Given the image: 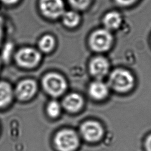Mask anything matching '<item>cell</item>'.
Segmentation results:
<instances>
[{
	"label": "cell",
	"instance_id": "obj_1",
	"mask_svg": "<svg viewBox=\"0 0 151 151\" xmlns=\"http://www.w3.org/2000/svg\"><path fill=\"white\" fill-rule=\"evenodd\" d=\"M109 83L114 89L120 92L130 90L134 84L133 76L126 70H115L111 74Z\"/></svg>",
	"mask_w": 151,
	"mask_h": 151
},
{
	"label": "cell",
	"instance_id": "obj_2",
	"mask_svg": "<svg viewBox=\"0 0 151 151\" xmlns=\"http://www.w3.org/2000/svg\"><path fill=\"white\" fill-rule=\"evenodd\" d=\"M79 143L77 135L72 130L61 131L55 137V145L60 151H73L78 147Z\"/></svg>",
	"mask_w": 151,
	"mask_h": 151
},
{
	"label": "cell",
	"instance_id": "obj_3",
	"mask_svg": "<svg viewBox=\"0 0 151 151\" xmlns=\"http://www.w3.org/2000/svg\"><path fill=\"white\" fill-rule=\"evenodd\" d=\"M43 83L46 91L52 96H59L66 88V83L64 78L57 74H47L43 79Z\"/></svg>",
	"mask_w": 151,
	"mask_h": 151
},
{
	"label": "cell",
	"instance_id": "obj_4",
	"mask_svg": "<svg viewBox=\"0 0 151 151\" xmlns=\"http://www.w3.org/2000/svg\"><path fill=\"white\" fill-rule=\"evenodd\" d=\"M39 7L42 14L49 18H57L65 12L62 0H40Z\"/></svg>",
	"mask_w": 151,
	"mask_h": 151
},
{
	"label": "cell",
	"instance_id": "obj_5",
	"mask_svg": "<svg viewBox=\"0 0 151 151\" xmlns=\"http://www.w3.org/2000/svg\"><path fill=\"white\" fill-rule=\"evenodd\" d=\"M112 40L113 38L108 31L99 29L92 34L90 38V45L95 51L102 52L109 49Z\"/></svg>",
	"mask_w": 151,
	"mask_h": 151
},
{
	"label": "cell",
	"instance_id": "obj_6",
	"mask_svg": "<svg viewBox=\"0 0 151 151\" xmlns=\"http://www.w3.org/2000/svg\"><path fill=\"white\" fill-rule=\"evenodd\" d=\"M17 63L21 67L32 68L38 63L41 60V55L36 50L26 47L20 50L16 56Z\"/></svg>",
	"mask_w": 151,
	"mask_h": 151
},
{
	"label": "cell",
	"instance_id": "obj_7",
	"mask_svg": "<svg viewBox=\"0 0 151 151\" xmlns=\"http://www.w3.org/2000/svg\"><path fill=\"white\" fill-rule=\"evenodd\" d=\"M81 132L84 138L91 142L98 141L101 139L104 134L102 127L95 121L84 123L82 125Z\"/></svg>",
	"mask_w": 151,
	"mask_h": 151
},
{
	"label": "cell",
	"instance_id": "obj_8",
	"mask_svg": "<svg viewBox=\"0 0 151 151\" xmlns=\"http://www.w3.org/2000/svg\"><path fill=\"white\" fill-rule=\"evenodd\" d=\"M37 89L36 84L34 81L26 80L23 81L17 87V96L21 100H27L35 94Z\"/></svg>",
	"mask_w": 151,
	"mask_h": 151
},
{
	"label": "cell",
	"instance_id": "obj_9",
	"mask_svg": "<svg viewBox=\"0 0 151 151\" xmlns=\"http://www.w3.org/2000/svg\"><path fill=\"white\" fill-rule=\"evenodd\" d=\"M108 69V63L103 57L95 58L90 64L91 73L93 76L99 79L106 76Z\"/></svg>",
	"mask_w": 151,
	"mask_h": 151
},
{
	"label": "cell",
	"instance_id": "obj_10",
	"mask_svg": "<svg viewBox=\"0 0 151 151\" xmlns=\"http://www.w3.org/2000/svg\"><path fill=\"white\" fill-rule=\"evenodd\" d=\"M83 100L81 96L76 93L69 94L64 100V107L70 112H76L81 108Z\"/></svg>",
	"mask_w": 151,
	"mask_h": 151
},
{
	"label": "cell",
	"instance_id": "obj_11",
	"mask_svg": "<svg viewBox=\"0 0 151 151\" xmlns=\"http://www.w3.org/2000/svg\"><path fill=\"white\" fill-rule=\"evenodd\" d=\"M89 92L93 98L101 100L105 98L108 94V88L104 83L96 81L91 85Z\"/></svg>",
	"mask_w": 151,
	"mask_h": 151
},
{
	"label": "cell",
	"instance_id": "obj_12",
	"mask_svg": "<svg viewBox=\"0 0 151 151\" xmlns=\"http://www.w3.org/2000/svg\"><path fill=\"white\" fill-rule=\"evenodd\" d=\"M122 22L121 14L116 12H110L107 13L104 18V23L108 29H115L120 26Z\"/></svg>",
	"mask_w": 151,
	"mask_h": 151
},
{
	"label": "cell",
	"instance_id": "obj_13",
	"mask_svg": "<svg viewBox=\"0 0 151 151\" xmlns=\"http://www.w3.org/2000/svg\"><path fill=\"white\" fill-rule=\"evenodd\" d=\"M12 96V90L10 85L5 82L0 83V107L9 104Z\"/></svg>",
	"mask_w": 151,
	"mask_h": 151
},
{
	"label": "cell",
	"instance_id": "obj_14",
	"mask_svg": "<svg viewBox=\"0 0 151 151\" xmlns=\"http://www.w3.org/2000/svg\"><path fill=\"white\" fill-rule=\"evenodd\" d=\"M63 20L64 24L70 27L77 26L79 22L80 17L77 12L74 11H68L63 14Z\"/></svg>",
	"mask_w": 151,
	"mask_h": 151
},
{
	"label": "cell",
	"instance_id": "obj_15",
	"mask_svg": "<svg viewBox=\"0 0 151 151\" xmlns=\"http://www.w3.org/2000/svg\"><path fill=\"white\" fill-rule=\"evenodd\" d=\"M54 45V40L50 35L45 36L41 39L39 42V47L41 51L49 52L53 49Z\"/></svg>",
	"mask_w": 151,
	"mask_h": 151
},
{
	"label": "cell",
	"instance_id": "obj_16",
	"mask_svg": "<svg viewBox=\"0 0 151 151\" xmlns=\"http://www.w3.org/2000/svg\"><path fill=\"white\" fill-rule=\"evenodd\" d=\"M61 108L58 102L52 101L49 103L47 107V112L51 117H56L60 113Z\"/></svg>",
	"mask_w": 151,
	"mask_h": 151
},
{
	"label": "cell",
	"instance_id": "obj_17",
	"mask_svg": "<svg viewBox=\"0 0 151 151\" xmlns=\"http://www.w3.org/2000/svg\"><path fill=\"white\" fill-rule=\"evenodd\" d=\"M70 4L74 8L83 10L89 6L91 0H68Z\"/></svg>",
	"mask_w": 151,
	"mask_h": 151
},
{
	"label": "cell",
	"instance_id": "obj_18",
	"mask_svg": "<svg viewBox=\"0 0 151 151\" xmlns=\"http://www.w3.org/2000/svg\"><path fill=\"white\" fill-rule=\"evenodd\" d=\"M14 46L12 43H7L4 46L2 52V59L4 61H8L10 59V56L12 54Z\"/></svg>",
	"mask_w": 151,
	"mask_h": 151
},
{
	"label": "cell",
	"instance_id": "obj_19",
	"mask_svg": "<svg viewBox=\"0 0 151 151\" xmlns=\"http://www.w3.org/2000/svg\"><path fill=\"white\" fill-rule=\"evenodd\" d=\"M138 0H115L117 4L123 6H128L135 4Z\"/></svg>",
	"mask_w": 151,
	"mask_h": 151
},
{
	"label": "cell",
	"instance_id": "obj_20",
	"mask_svg": "<svg viewBox=\"0 0 151 151\" xmlns=\"http://www.w3.org/2000/svg\"><path fill=\"white\" fill-rule=\"evenodd\" d=\"M3 25L4 22L2 17L0 15V43L2 40V37H3Z\"/></svg>",
	"mask_w": 151,
	"mask_h": 151
},
{
	"label": "cell",
	"instance_id": "obj_21",
	"mask_svg": "<svg viewBox=\"0 0 151 151\" xmlns=\"http://www.w3.org/2000/svg\"><path fill=\"white\" fill-rule=\"evenodd\" d=\"M146 147L147 151H151V135H150L147 139Z\"/></svg>",
	"mask_w": 151,
	"mask_h": 151
},
{
	"label": "cell",
	"instance_id": "obj_22",
	"mask_svg": "<svg viewBox=\"0 0 151 151\" xmlns=\"http://www.w3.org/2000/svg\"><path fill=\"white\" fill-rule=\"evenodd\" d=\"M2 2L8 5L14 4L16 3L19 0H1Z\"/></svg>",
	"mask_w": 151,
	"mask_h": 151
}]
</instances>
